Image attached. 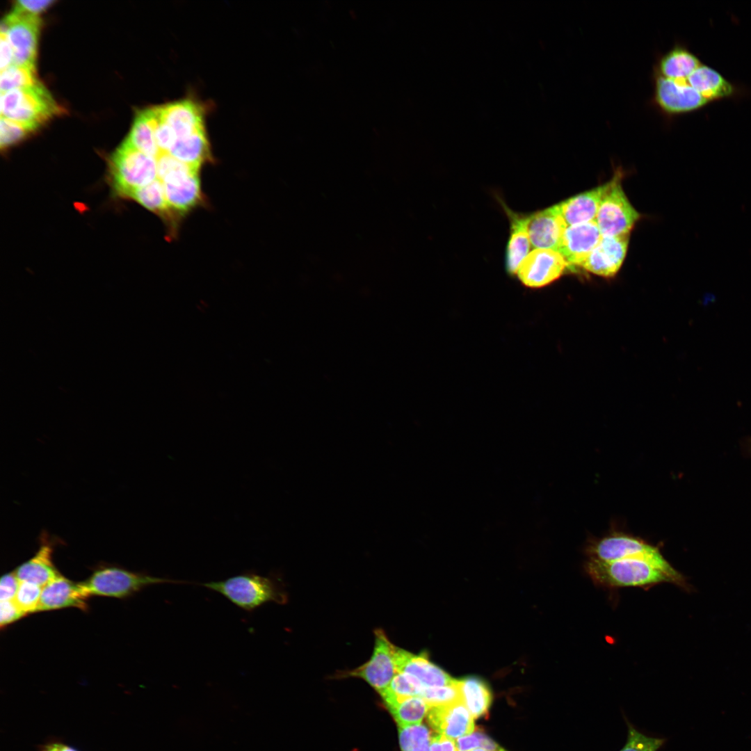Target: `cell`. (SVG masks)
Segmentation results:
<instances>
[{
	"instance_id": "19",
	"label": "cell",
	"mask_w": 751,
	"mask_h": 751,
	"mask_svg": "<svg viewBox=\"0 0 751 751\" xmlns=\"http://www.w3.org/2000/svg\"><path fill=\"white\" fill-rule=\"evenodd\" d=\"M394 657L398 672L414 677L423 687L451 685L456 680L432 663L425 653L415 655L396 647Z\"/></svg>"
},
{
	"instance_id": "4",
	"label": "cell",
	"mask_w": 751,
	"mask_h": 751,
	"mask_svg": "<svg viewBox=\"0 0 751 751\" xmlns=\"http://www.w3.org/2000/svg\"><path fill=\"white\" fill-rule=\"evenodd\" d=\"M201 586L220 594L248 612L268 602L284 604L287 600L285 592L274 578L250 572Z\"/></svg>"
},
{
	"instance_id": "42",
	"label": "cell",
	"mask_w": 751,
	"mask_h": 751,
	"mask_svg": "<svg viewBox=\"0 0 751 751\" xmlns=\"http://www.w3.org/2000/svg\"><path fill=\"white\" fill-rule=\"evenodd\" d=\"M39 751H79L60 740H50L40 746Z\"/></svg>"
},
{
	"instance_id": "6",
	"label": "cell",
	"mask_w": 751,
	"mask_h": 751,
	"mask_svg": "<svg viewBox=\"0 0 751 751\" xmlns=\"http://www.w3.org/2000/svg\"><path fill=\"white\" fill-rule=\"evenodd\" d=\"M111 172L116 192L127 196L158 179L156 158L140 152L125 139L111 156Z\"/></svg>"
},
{
	"instance_id": "11",
	"label": "cell",
	"mask_w": 751,
	"mask_h": 751,
	"mask_svg": "<svg viewBox=\"0 0 751 751\" xmlns=\"http://www.w3.org/2000/svg\"><path fill=\"white\" fill-rule=\"evenodd\" d=\"M374 633L375 644L370 659L362 665L342 673V676L361 678L380 694L398 672L394 657L396 646L382 629H378Z\"/></svg>"
},
{
	"instance_id": "18",
	"label": "cell",
	"mask_w": 751,
	"mask_h": 751,
	"mask_svg": "<svg viewBox=\"0 0 751 751\" xmlns=\"http://www.w3.org/2000/svg\"><path fill=\"white\" fill-rule=\"evenodd\" d=\"M88 597L81 583H75L60 575L42 587L36 612L67 607L84 610Z\"/></svg>"
},
{
	"instance_id": "43",
	"label": "cell",
	"mask_w": 751,
	"mask_h": 751,
	"mask_svg": "<svg viewBox=\"0 0 751 751\" xmlns=\"http://www.w3.org/2000/svg\"><path fill=\"white\" fill-rule=\"evenodd\" d=\"M480 738V747L487 751H506L498 744L490 738L481 732H478Z\"/></svg>"
},
{
	"instance_id": "32",
	"label": "cell",
	"mask_w": 751,
	"mask_h": 751,
	"mask_svg": "<svg viewBox=\"0 0 751 751\" xmlns=\"http://www.w3.org/2000/svg\"><path fill=\"white\" fill-rule=\"evenodd\" d=\"M420 697L430 706L449 705L464 702L458 680L454 684L444 686L423 687Z\"/></svg>"
},
{
	"instance_id": "37",
	"label": "cell",
	"mask_w": 751,
	"mask_h": 751,
	"mask_svg": "<svg viewBox=\"0 0 751 751\" xmlns=\"http://www.w3.org/2000/svg\"><path fill=\"white\" fill-rule=\"evenodd\" d=\"M15 572L4 574L0 581V600H13L20 585Z\"/></svg>"
},
{
	"instance_id": "2",
	"label": "cell",
	"mask_w": 751,
	"mask_h": 751,
	"mask_svg": "<svg viewBox=\"0 0 751 751\" xmlns=\"http://www.w3.org/2000/svg\"><path fill=\"white\" fill-rule=\"evenodd\" d=\"M586 552L589 559L601 561L643 559L666 574L674 584L691 590L685 576L669 563L659 548L638 538L625 533H613L590 543Z\"/></svg>"
},
{
	"instance_id": "38",
	"label": "cell",
	"mask_w": 751,
	"mask_h": 751,
	"mask_svg": "<svg viewBox=\"0 0 751 751\" xmlns=\"http://www.w3.org/2000/svg\"><path fill=\"white\" fill-rule=\"evenodd\" d=\"M26 615L13 600L1 601L0 624L3 627Z\"/></svg>"
},
{
	"instance_id": "12",
	"label": "cell",
	"mask_w": 751,
	"mask_h": 751,
	"mask_svg": "<svg viewBox=\"0 0 751 751\" xmlns=\"http://www.w3.org/2000/svg\"><path fill=\"white\" fill-rule=\"evenodd\" d=\"M569 265L557 251L534 249L521 263L517 275L522 282L531 288H540L556 280Z\"/></svg>"
},
{
	"instance_id": "34",
	"label": "cell",
	"mask_w": 751,
	"mask_h": 751,
	"mask_svg": "<svg viewBox=\"0 0 751 751\" xmlns=\"http://www.w3.org/2000/svg\"><path fill=\"white\" fill-rule=\"evenodd\" d=\"M35 129L31 126L1 117V148L6 147L18 142Z\"/></svg>"
},
{
	"instance_id": "45",
	"label": "cell",
	"mask_w": 751,
	"mask_h": 751,
	"mask_svg": "<svg viewBox=\"0 0 751 751\" xmlns=\"http://www.w3.org/2000/svg\"><path fill=\"white\" fill-rule=\"evenodd\" d=\"M471 751H487V750H485V749H483L482 748H478L474 749V750H472Z\"/></svg>"
},
{
	"instance_id": "40",
	"label": "cell",
	"mask_w": 751,
	"mask_h": 751,
	"mask_svg": "<svg viewBox=\"0 0 751 751\" xmlns=\"http://www.w3.org/2000/svg\"><path fill=\"white\" fill-rule=\"evenodd\" d=\"M430 748V751H458L454 739L439 734L431 736Z\"/></svg>"
},
{
	"instance_id": "10",
	"label": "cell",
	"mask_w": 751,
	"mask_h": 751,
	"mask_svg": "<svg viewBox=\"0 0 751 751\" xmlns=\"http://www.w3.org/2000/svg\"><path fill=\"white\" fill-rule=\"evenodd\" d=\"M652 103L664 115H677L698 110L709 102L687 79L674 80L653 73Z\"/></svg>"
},
{
	"instance_id": "36",
	"label": "cell",
	"mask_w": 751,
	"mask_h": 751,
	"mask_svg": "<svg viewBox=\"0 0 751 751\" xmlns=\"http://www.w3.org/2000/svg\"><path fill=\"white\" fill-rule=\"evenodd\" d=\"M398 734L401 751H412L419 744L431 738L428 728L422 724L398 727Z\"/></svg>"
},
{
	"instance_id": "3",
	"label": "cell",
	"mask_w": 751,
	"mask_h": 751,
	"mask_svg": "<svg viewBox=\"0 0 751 751\" xmlns=\"http://www.w3.org/2000/svg\"><path fill=\"white\" fill-rule=\"evenodd\" d=\"M584 570L596 585L607 588H648L672 580L653 564L640 558L612 561L588 559Z\"/></svg>"
},
{
	"instance_id": "7",
	"label": "cell",
	"mask_w": 751,
	"mask_h": 751,
	"mask_svg": "<svg viewBox=\"0 0 751 751\" xmlns=\"http://www.w3.org/2000/svg\"><path fill=\"white\" fill-rule=\"evenodd\" d=\"M183 583L185 581L135 573L115 567H105L97 570L81 584L88 596L123 598L151 585Z\"/></svg>"
},
{
	"instance_id": "22",
	"label": "cell",
	"mask_w": 751,
	"mask_h": 751,
	"mask_svg": "<svg viewBox=\"0 0 751 751\" xmlns=\"http://www.w3.org/2000/svg\"><path fill=\"white\" fill-rule=\"evenodd\" d=\"M701 65L693 53L684 45H676L659 58L654 72L665 78L684 80Z\"/></svg>"
},
{
	"instance_id": "15",
	"label": "cell",
	"mask_w": 751,
	"mask_h": 751,
	"mask_svg": "<svg viewBox=\"0 0 751 751\" xmlns=\"http://www.w3.org/2000/svg\"><path fill=\"white\" fill-rule=\"evenodd\" d=\"M602 235L595 222L567 226L562 237L558 252L569 265V269L581 266L599 243Z\"/></svg>"
},
{
	"instance_id": "44",
	"label": "cell",
	"mask_w": 751,
	"mask_h": 751,
	"mask_svg": "<svg viewBox=\"0 0 751 751\" xmlns=\"http://www.w3.org/2000/svg\"><path fill=\"white\" fill-rule=\"evenodd\" d=\"M430 740L422 742L414 748L412 751H430Z\"/></svg>"
},
{
	"instance_id": "39",
	"label": "cell",
	"mask_w": 751,
	"mask_h": 751,
	"mask_svg": "<svg viewBox=\"0 0 751 751\" xmlns=\"http://www.w3.org/2000/svg\"><path fill=\"white\" fill-rule=\"evenodd\" d=\"M53 2L52 0H19L15 2L14 7L29 13L38 15Z\"/></svg>"
},
{
	"instance_id": "41",
	"label": "cell",
	"mask_w": 751,
	"mask_h": 751,
	"mask_svg": "<svg viewBox=\"0 0 751 751\" xmlns=\"http://www.w3.org/2000/svg\"><path fill=\"white\" fill-rule=\"evenodd\" d=\"M0 67L1 71L13 64V50L12 46L7 36L2 33H1L0 36Z\"/></svg>"
},
{
	"instance_id": "9",
	"label": "cell",
	"mask_w": 751,
	"mask_h": 751,
	"mask_svg": "<svg viewBox=\"0 0 751 751\" xmlns=\"http://www.w3.org/2000/svg\"><path fill=\"white\" fill-rule=\"evenodd\" d=\"M40 24L38 15L14 6L1 20V33L7 36L12 46L14 65L35 70Z\"/></svg>"
},
{
	"instance_id": "26",
	"label": "cell",
	"mask_w": 751,
	"mask_h": 751,
	"mask_svg": "<svg viewBox=\"0 0 751 751\" xmlns=\"http://www.w3.org/2000/svg\"><path fill=\"white\" fill-rule=\"evenodd\" d=\"M510 219L511 232L507 248V270L512 274L530 252L531 245L528 230V217L520 216L507 209Z\"/></svg>"
},
{
	"instance_id": "35",
	"label": "cell",
	"mask_w": 751,
	"mask_h": 751,
	"mask_svg": "<svg viewBox=\"0 0 751 751\" xmlns=\"http://www.w3.org/2000/svg\"><path fill=\"white\" fill-rule=\"evenodd\" d=\"M42 587L36 584L21 581L14 601L25 614L36 612Z\"/></svg>"
},
{
	"instance_id": "30",
	"label": "cell",
	"mask_w": 751,
	"mask_h": 751,
	"mask_svg": "<svg viewBox=\"0 0 751 751\" xmlns=\"http://www.w3.org/2000/svg\"><path fill=\"white\" fill-rule=\"evenodd\" d=\"M430 706L421 697H408L389 709L398 727L421 724Z\"/></svg>"
},
{
	"instance_id": "29",
	"label": "cell",
	"mask_w": 751,
	"mask_h": 751,
	"mask_svg": "<svg viewBox=\"0 0 751 751\" xmlns=\"http://www.w3.org/2000/svg\"><path fill=\"white\" fill-rule=\"evenodd\" d=\"M423 688V686L417 678L398 672L380 695L389 709L408 697H420Z\"/></svg>"
},
{
	"instance_id": "33",
	"label": "cell",
	"mask_w": 751,
	"mask_h": 751,
	"mask_svg": "<svg viewBox=\"0 0 751 751\" xmlns=\"http://www.w3.org/2000/svg\"><path fill=\"white\" fill-rule=\"evenodd\" d=\"M625 720L628 727L627 738L619 751H658L664 744L665 739L647 736Z\"/></svg>"
},
{
	"instance_id": "13",
	"label": "cell",
	"mask_w": 751,
	"mask_h": 751,
	"mask_svg": "<svg viewBox=\"0 0 751 751\" xmlns=\"http://www.w3.org/2000/svg\"><path fill=\"white\" fill-rule=\"evenodd\" d=\"M629 239V234L602 236L580 267L601 277H613L624 260Z\"/></svg>"
},
{
	"instance_id": "8",
	"label": "cell",
	"mask_w": 751,
	"mask_h": 751,
	"mask_svg": "<svg viewBox=\"0 0 751 751\" xmlns=\"http://www.w3.org/2000/svg\"><path fill=\"white\" fill-rule=\"evenodd\" d=\"M621 178L618 172L606 183L595 218L602 236L629 234L640 218L622 189Z\"/></svg>"
},
{
	"instance_id": "23",
	"label": "cell",
	"mask_w": 751,
	"mask_h": 751,
	"mask_svg": "<svg viewBox=\"0 0 751 751\" xmlns=\"http://www.w3.org/2000/svg\"><path fill=\"white\" fill-rule=\"evenodd\" d=\"M37 553L28 561L22 563L15 573L20 581H26L45 586L61 574L51 560V546L44 539Z\"/></svg>"
},
{
	"instance_id": "16",
	"label": "cell",
	"mask_w": 751,
	"mask_h": 751,
	"mask_svg": "<svg viewBox=\"0 0 751 751\" xmlns=\"http://www.w3.org/2000/svg\"><path fill=\"white\" fill-rule=\"evenodd\" d=\"M567 227L558 204L533 213L528 223L531 245L558 252Z\"/></svg>"
},
{
	"instance_id": "21",
	"label": "cell",
	"mask_w": 751,
	"mask_h": 751,
	"mask_svg": "<svg viewBox=\"0 0 751 751\" xmlns=\"http://www.w3.org/2000/svg\"><path fill=\"white\" fill-rule=\"evenodd\" d=\"M127 197L161 216L166 221L172 237L177 234L182 218L168 205L163 184L159 179L145 186L132 190Z\"/></svg>"
},
{
	"instance_id": "31",
	"label": "cell",
	"mask_w": 751,
	"mask_h": 751,
	"mask_svg": "<svg viewBox=\"0 0 751 751\" xmlns=\"http://www.w3.org/2000/svg\"><path fill=\"white\" fill-rule=\"evenodd\" d=\"M38 81L35 70L13 64L1 71V92L31 86Z\"/></svg>"
},
{
	"instance_id": "27",
	"label": "cell",
	"mask_w": 751,
	"mask_h": 751,
	"mask_svg": "<svg viewBox=\"0 0 751 751\" xmlns=\"http://www.w3.org/2000/svg\"><path fill=\"white\" fill-rule=\"evenodd\" d=\"M126 140L140 152L157 158L160 152L156 144L153 120L149 108L138 112Z\"/></svg>"
},
{
	"instance_id": "28",
	"label": "cell",
	"mask_w": 751,
	"mask_h": 751,
	"mask_svg": "<svg viewBox=\"0 0 751 751\" xmlns=\"http://www.w3.org/2000/svg\"><path fill=\"white\" fill-rule=\"evenodd\" d=\"M463 702L474 717L485 716L490 708L492 695L487 686L481 679L468 677L458 680Z\"/></svg>"
},
{
	"instance_id": "14",
	"label": "cell",
	"mask_w": 751,
	"mask_h": 751,
	"mask_svg": "<svg viewBox=\"0 0 751 751\" xmlns=\"http://www.w3.org/2000/svg\"><path fill=\"white\" fill-rule=\"evenodd\" d=\"M157 108L161 118L172 129L177 138L206 129V109L195 99L185 98Z\"/></svg>"
},
{
	"instance_id": "20",
	"label": "cell",
	"mask_w": 751,
	"mask_h": 751,
	"mask_svg": "<svg viewBox=\"0 0 751 751\" xmlns=\"http://www.w3.org/2000/svg\"><path fill=\"white\" fill-rule=\"evenodd\" d=\"M606 188V184L558 204L567 226L595 220L599 205Z\"/></svg>"
},
{
	"instance_id": "5",
	"label": "cell",
	"mask_w": 751,
	"mask_h": 751,
	"mask_svg": "<svg viewBox=\"0 0 751 751\" xmlns=\"http://www.w3.org/2000/svg\"><path fill=\"white\" fill-rule=\"evenodd\" d=\"M61 111L49 90L39 81L1 92V117L34 127Z\"/></svg>"
},
{
	"instance_id": "24",
	"label": "cell",
	"mask_w": 751,
	"mask_h": 751,
	"mask_svg": "<svg viewBox=\"0 0 751 751\" xmlns=\"http://www.w3.org/2000/svg\"><path fill=\"white\" fill-rule=\"evenodd\" d=\"M169 154L185 163L198 168L213 161L206 129L177 139Z\"/></svg>"
},
{
	"instance_id": "17",
	"label": "cell",
	"mask_w": 751,
	"mask_h": 751,
	"mask_svg": "<svg viewBox=\"0 0 751 751\" xmlns=\"http://www.w3.org/2000/svg\"><path fill=\"white\" fill-rule=\"evenodd\" d=\"M426 718L429 726L437 734L452 739L474 731V717L464 702L430 706Z\"/></svg>"
},
{
	"instance_id": "25",
	"label": "cell",
	"mask_w": 751,
	"mask_h": 751,
	"mask_svg": "<svg viewBox=\"0 0 751 751\" xmlns=\"http://www.w3.org/2000/svg\"><path fill=\"white\" fill-rule=\"evenodd\" d=\"M687 81L708 102L729 97L735 91L732 83L718 72L702 64L687 78Z\"/></svg>"
},
{
	"instance_id": "1",
	"label": "cell",
	"mask_w": 751,
	"mask_h": 751,
	"mask_svg": "<svg viewBox=\"0 0 751 751\" xmlns=\"http://www.w3.org/2000/svg\"><path fill=\"white\" fill-rule=\"evenodd\" d=\"M157 176L162 182L168 205L183 218L204 204L201 188L200 168L181 162L169 153L156 158Z\"/></svg>"
}]
</instances>
